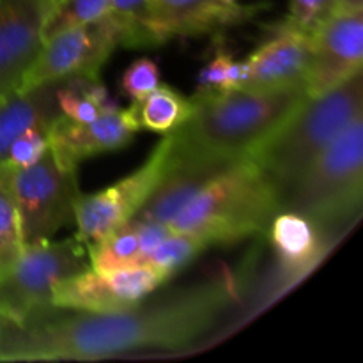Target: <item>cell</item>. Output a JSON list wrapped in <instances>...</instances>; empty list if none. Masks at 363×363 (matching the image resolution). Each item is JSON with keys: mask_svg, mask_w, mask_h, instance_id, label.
Listing matches in <instances>:
<instances>
[{"mask_svg": "<svg viewBox=\"0 0 363 363\" xmlns=\"http://www.w3.org/2000/svg\"><path fill=\"white\" fill-rule=\"evenodd\" d=\"M152 0H110L108 18L117 28L119 45L128 48L151 46L147 18Z\"/></svg>", "mask_w": 363, "mask_h": 363, "instance_id": "obj_24", "label": "cell"}, {"mask_svg": "<svg viewBox=\"0 0 363 363\" xmlns=\"http://www.w3.org/2000/svg\"><path fill=\"white\" fill-rule=\"evenodd\" d=\"M167 277L149 266L99 273L91 268L64 279L53 287L52 305L84 312H113L133 307L151 296Z\"/></svg>", "mask_w": 363, "mask_h": 363, "instance_id": "obj_10", "label": "cell"}, {"mask_svg": "<svg viewBox=\"0 0 363 363\" xmlns=\"http://www.w3.org/2000/svg\"><path fill=\"white\" fill-rule=\"evenodd\" d=\"M206 250V245L199 238L191 236L188 233L172 230L155 250L145 259L144 266L163 273L167 279L174 275L177 269L186 266L191 259Z\"/></svg>", "mask_w": 363, "mask_h": 363, "instance_id": "obj_25", "label": "cell"}, {"mask_svg": "<svg viewBox=\"0 0 363 363\" xmlns=\"http://www.w3.org/2000/svg\"><path fill=\"white\" fill-rule=\"evenodd\" d=\"M363 116V71L344 84L303 101L264 138L248 158L282 195L305 169Z\"/></svg>", "mask_w": 363, "mask_h": 363, "instance_id": "obj_3", "label": "cell"}, {"mask_svg": "<svg viewBox=\"0 0 363 363\" xmlns=\"http://www.w3.org/2000/svg\"><path fill=\"white\" fill-rule=\"evenodd\" d=\"M363 201V116L357 117L282 195L294 211L330 233L360 215Z\"/></svg>", "mask_w": 363, "mask_h": 363, "instance_id": "obj_5", "label": "cell"}, {"mask_svg": "<svg viewBox=\"0 0 363 363\" xmlns=\"http://www.w3.org/2000/svg\"><path fill=\"white\" fill-rule=\"evenodd\" d=\"M303 84L206 91L191 96V113L169 131L177 147L229 160L248 158L303 101Z\"/></svg>", "mask_w": 363, "mask_h": 363, "instance_id": "obj_2", "label": "cell"}, {"mask_svg": "<svg viewBox=\"0 0 363 363\" xmlns=\"http://www.w3.org/2000/svg\"><path fill=\"white\" fill-rule=\"evenodd\" d=\"M233 55H230L229 50L218 48L215 52V57L209 60L204 66V69L199 73L197 84L199 89L197 92H206V91H220L225 80V73L229 64L233 62Z\"/></svg>", "mask_w": 363, "mask_h": 363, "instance_id": "obj_29", "label": "cell"}, {"mask_svg": "<svg viewBox=\"0 0 363 363\" xmlns=\"http://www.w3.org/2000/svg\"><path fill=\"white\" fill-rule=\"evenodd\" d=\"M170 135V133H169ZM240 160L220 158L177 147L170 137V149L167 165L155 190L144 202L140 211L131 220L169 223L174 216L206 186L211 179L229 169Z\"/></svg>", "mask_w": 363, "mask_h": 363, "instance_id": "obj_12", "label": "cell"}, {"mask_svg": "<svg viewBox=\"0 0 363 363\" xmlns=\"http://www.w3.org/2000/svg\"><path fill=\"white\" fill-rule=\"evenodd\" d=\"M108 13L110 0H52L43 27V41L66 28L105 20Z\"/></svg>", "mask_w": 363, "mask_h": 363, "instance_id": "obj_23", "label": "cell"}, {"mask_svg": "<svg viewBox=\"0 0 363 363\" xmlns=\"http://www.w3.org/2000/svg\"><path fill=\"white\" fill-rule=\"evenodd\" d=\"M169 149L170 135L165 133L147 160L133 172L94 194L78 195L74 204V236L85 245L87 252L140 211L162 177Z\"/></svg>", "mask_w": 363, "mask_h": 363, "instance_id": "obj_8", "label": "cell"}, {"mask_svg": "<svg viewBox=\"0 0 363 363\" xmlns=\"http://www.w3.org/2000/svg\"><path fill=\"white\" fill-rule=\"evenodd\" d=\"M332 7L333 0H289V13L282 25L314 32V28L332 13Z\"/></svg>", "mask_w": 363, "mask_h": 363, "instance_id": "obj_28", "label": "cell"}, {"mask_svg": "<svg viewBox=\"0 0 363 363\" xmlns=\"http://www.w3.org/2000/svg\"><path fill=\"white\" fill-rule=\"evenodd\" d=\"M60 85L43 84L32 89H14L0 98V163L7 162L11 145L27 128L52 124L60 116L57 105V89Z\"/></svg>", "mask_w": 363, "mask_h": 363, "instance_id": "obj_18", "label": "cell"}, {"mask_svg": "<svg viewBox=\"0 0 363 363\" xmlns=\"http://www.w3.org/2000/svg\"><path fill=\"white\" fill-rule=\"evenodd\" d=\"M140 130L133 106H113L91 123H77L60 113L48 128V147L59 165L77 170L92 156L126 147Z\"/></svg>", "mask_w": 363, "mask_h": 363, "instance_id": "obj_13", "label": "cell"}, {"mask_svg": "<svg viewBox=\"0 0 363 363\" xmlns=\"http://www.w3.org/2000/svg\"><path fill=\"white\" fill-rule=\"evenodd\" d=\"M14 167L0 163V282L6 279L25 248L13 186Z\"/></svg>", "mask_w": 363, "mask_h": 363, "instance_id": "obj_20", "label": "cell"}, {"mask_svg": "<svg viewBox=\"0 0 363 363\" xmlns=\"http://www.w3.org/2000/svg\"><path fill=\"white\" fill-rule=\"evenodd\" d=\"M89 252L77 236L25 245L9 275L0 282V318L25 319L48 311L53 287L87 268Z\"/></svg>", "mask_w": 363, "mask_h": 363, "instance_id": "obj_6", "label": "cell"}, {"mask_svg": "<svg viewBox=\"0 0 363 363\" xmlns=\"http://www.w3.org/2000/svg\"><path fill=\"white\" fill-rule=\"evenodd\" d=\"M48 128L50 124L27 128L11 145L7 162L13 167H28L38 162L48 149Z\"/></svg>", "mask_w": 363, "mask_h": 363, "instance_id": "obj_27", "label": "cell"}, {"mask_svg": "<svg viewBox=\"0 0 363 363\" xmlns=\"http://www.w3.org/2000/svg\"><path fill=\"white\" fill-rule=\"evenodd\" d=\"M91 269L112 273L138 266V227L135 220L123 223L89 250Z\"/></svg>", "mask_w": 363, "mask_h": 363, "instance_id": "obj_21", "label": "cell"}, {"mask_svg": "<svg viewBox=\"0 0 363 363\" xmlns=\"http://www.w3.org/2000/svg\"><path fill=\"white\" fill-rule=\"evenodd\" d=\"M273 35L252 55L241 60L243 82L240 89H269L303 84L312 53V32L275 25Z\"/></svg>", "mask_w": 363, "mask_h": 363, "instance_id": "obj_16", "label": "cell"}, {"mask_svg": "<svg viewBox=\"0 0 363 363\" xmlns=\"http://www.w3.org/2000/svg\"><path fill=\"white\" fill-rule=\"evenodd\" d=\"M13 186L25 245L74 223L77 170L59 165L50 147L32 165L14 167Z\"/></svg>", "mask_w": 363, "mask_h": 363, "instance_id": "obj_7", "label": "cell"}, {"mask_svg": "<svg viewBox=\"0 0 363 363\" xmlns=\"http://www.w3.org/2000/svg\"><path fill=\"white\" fill-rule=\"evenodd\" d=\"M57 105L62 116L77 123H91L117 106L98 80H71L57 89Z\"/></svg>", "mask_w": 363, "mask_h": 363, "instance_id": "obj_22", "label": "cell"}, {"mask_svg": "<svg viewBox=\"0 0 363 363\" xmlns=\"http://www.w3.org/2000/svg\"><path fill=\"white\" fill-rule=\"evenodd\" d=\"M363 13L332 11L312 32V53L303 77L307 96H319L360 73Z\"/></svg>", "mask_w": 363, "mask_h": 363, "instance_id": "obj_11", "label": "cell"}, {"mask_svg": "<svg viewBox=\"0 0 363 363\" xmlns=\"http://www.w3.org/2000/svg\"><path fill=\"white\" fill-rule=\"evenodd\" d=\"M52 0H0V98L14 91L43 46Z\"/></svg>", "mask_w": 363, "mask_h": 363, "instance_id": "obj_15", "label": "cell"}, {"mask_svg": "<svg viewBox=\"0 0 363 363\" xmlns=\"http://www.w3.org/2000/svg\"><path fill=\"white\" fill-rule=\"evenodd\" d=\"M240 282L223 273L123 311L50 307L16 321L0 318V362L105 360L138 351L191 350L222 328L240 301Z\"/></svg>", "mask_w": 363, "mask_h": 363, "instance_id": "obj_1", "label": "cell"}, {"mask_svg": "<svg viewBox=\"0 0 363 363\" xmlns=\"http://www.w3.org/2000/svg\"><path fill=\"white\" fill-rule=\"evenodd\" d=\"M160 85V67L151 57H140L121 77V91L131 101H138Z\"/></svg>", "mask_w": 363, "mask_h": 363, "instance_id": "obj_26", "label": "cell"}, {"mask_svg": "<svg viewBox=\"0 0 363 363\" xmlns=\"http://www.w3.org/2000/svg\"><path fill=\"white\" fill-rule=\"evenodd\" d=\"M142 130L169 133L188 119L191 113V98L170 85H158L138 101L131 103Z\"/></svg>", "mask_w": 363, "mask_h": 363, "instance_id": "obj_19", "label": "cell"}, {"mask_svg": "<svg viewBox=\"0 0 363 363\" xmlns=\"http://www.w3.org/2000/svg\"><path fill=\"white\" fill-rule=\"evenodd\" d=\"M138 227V266H144L145 259L152 250L172 233L169 223L149 222V220H135Z\"/></svg>", "mask_w": 363, "mask_h": 363, "instance_id": "obj_30", "label": "cell"}, {"mask_svg": "<svg viewBox=\"0 0 363 363\" xmlns=\"http://www.w3.org/2000/svg\"><path fill=\"white\" fill-rule=\"evenodd\" d=\"M117 46L119 34L108 16L96 23L57 32L43 41L41 50L16 89L71 80H98L103 64Z\"/></svg>", "mask_w": 363, "mask_h": 363, "instance_id": "obj_9", "label": "cell"}, {"mask_svg": "<svg viewBox=\"0 0 363 363\" xmlns=\"http://www.w3.org/2000/svg\"><path fill=\"white\" fill-rule=\"evenodd\" d=\"M255 9L240 0H152L147 18L151 46L243 23Z\"/></svg>", "mask_w": 363, "mask_h": 363, "instance_id": "obj_14", "label": "cell"}, {"mask_svg": "<svg viewBox=\"0 0 363 363\" xmlns=\"http://www.w3.org/2000/svg\"><path fill=\"white\" fill-rule=\"evenodd\" d=\"M280 211V194L262 170L243 158L209 181L170 222V229L199 238L206 248L268 233Z\"/></svg>", "mask_w": 363, "mask_h": 363, "instance_id": "obj_4", "label": "cell"}, {"mask_svg": "<svg viewBox=\"0 0 363 363\" xmlns=\"http://www.w3.org/2000/svg\"><path fill=\"white\" fill-rule=\"evenodd\" d=\"M332 11H339V13H363V0H333Z\"/></svg>", "mask_w": 363, "mask_h": 363, "instance_id": "obj_31", "label": "cell"}, {"mask_svg": "<svg viewBox=\"0 0 363 363\" xmlns=\"http://www.w3.org/2000/svg\"><path fill=\"white\" fill-rule=\"evenodd\" d=\"M268 233L287 286L307 275L326 250V234L314 222L294 211L282 209L277 213Z\"/></svg>", "mask_w": 363, "mask_h": 363, "instance_id": "obj_17", "label": "cell"}]
</instances>
